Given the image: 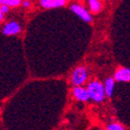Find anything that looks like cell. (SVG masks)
Returning a JSON list of instances; mask_svg holds the SVG:
<instances>
[{"label":"cell","instance_id":"cell-11","mask_svg":"<svg viewBox=\"0 0 130 130\" xmlns=\"http://www.w3.org/2000/svg\"><path fill=\"white\" fill-rule=\"evenodd\" d=\"M107 130H125L124 126L120 123H110L107 125Z\"/></svg>","mask_w":130,"mask_h":130},{"label":"cell","instance_id":"cell-13","mask_svg":"<svg viewBox=\"0 0 130 130\" xmlns=\"http://www.w3.org/2000/svg\"><path fill=\"white\" fill-rule=\"evenodd\" d=\"M21 5H22L24 8H29L30 5H31V2H30V0H23Z\"/></svg>","mask_w":130,"mask_h":130},{"label":"cell","instance_id":"cell-6","mask_svg":"<svg viewBox=\"0 0 130 130\" xmlns=\"http://www.w3.org/2000/svg\"><path fill=\"white\" fill-rule=\"evenodd\" d=\"M68 1L69 0H39V4L45 9H53L67 5Z\"/></svg>","mask_w":130,"mask_h":130},{"label":"cell","instance_id":"cell-1","mask_svg":"<svg viewBox=\"0 0 130 130\" xmlns=\"http://www.w3.org/2000/svg\"><path fill=\"white\" fill-rule=\"evenodd\" d=\"M86 90L89 92L90 99L96 103H101L106 98L104 84L101 81H99L98 79L91 80L88 83V85H86Z\"/></svg>","mask_w":130,"mask_h":130},{"label":"cell","instance_id":"cell-14","mask_svg":"<svg viewBox=\"0 0 130 130\" xmlns=\"http://www.w3.org/2000/svg\"><path fill=\"white\" fill-rule=\"evenodd\" d=\"M4 16H5V14H3V13H2V10L0 9V23L3 22V20H4Z\"/></svg>","mask_w":130,"mask_h":130},{"label":"cell","instance_id":"cell-7","mask_svg":"<svg viewBox=\"0 0 130 130\" xmlns=\"http://www.w3.org/2000/svg\"><path fill=\"white\" fill-rule=\"evenodd\" d=\"M113 78L118 82H129L130 81V68L120 67L113 74Z\"/></svg>","mask_w":130,"mask_h":130},{"label":"cell","instance_id":"cell-2","mask_svg":"<svg viewBox=\"0 0 130 130\" xmlns=\"http://www.w3.org/2000/svg\"><path fill=\"white\" fill-rule=\"evenodd\" d=\"M89 78V72L84 66H78L71 74V83L74 86H82Z\"/></svg>","mask_w":130,"mask_h":130},{"label":"cell","instance_id":"cell-8","mask_svg":"<svg viewBox=\"0 0 130 130\" xmlns=\"http://www.w3.org/2000/svg\"><path fill=\"white\" fill-rule=\"evenodd\" d=\"M104 89H105V93H106V97L110 98L113 95V91H115V86H116V80L113 77H107L104 81Z\"/></svg>","mask_w":130,"mask_h":130},{"label":"cell","instance_id":"cell-4","mask_svg":"<svg viewBox=\"0 0 130 130\" xmlns=\"http://www.w3.org/2000/svg\"><path fill=\"white\" fill-rule=\"evenodd\" d=\"M22 32V27L17 21H8L2 28V34L4 36H18Z\"/></svg>","mask_w":130,"mask_h":130},{"label":"cell","instance_id":"cell-10","mask_svg":"<svg viewBox=\"0 0 130 130\" xmlns=\"http://www.w3.org/2000/svg\"><path fill=\"white\" fill-rule=\"evenodd\" d=\"M6 4L9 7H17L22 4V0H0V5Z\"/></svg>","mask_w":130,"mask_h":130},{"label":"cell","instance_id":"cell-9","mask_svg":"<svg viewBox=\"0 0 130 130\" xmlns=\"http://www.w3.org/2000/svg\"><path fill=\"white\" fill-rule=\"evenodd\" d=\"M88 5H89V10L91 14H99L102 10V3L101 0H88Z\"/></svg>","mask_w":130,"mask_h":130},{"label":"cell","instance_id":"cell-5","mask_svg":"<svg viewBox=\"0 0 130 130\" xmlns=\"http://www.w3.org/2000/svg\"><path fill=\"white\" fill-rule=\"evenodd\" d=\"M72 96L74 97L75 100L79 102H88L91 100L88 90L83 86H74L72 89Z\"/></svg>","mask_w":130,"mask_h":130},{"label":"cell","instance_id":"cell-3","mask_svg":"<svg viewBox=\"0 0 130 130\" xmlns=\"http://www.w3.org/2000/svg\"><path fill=\"white\" fill-rule=\"evenodd\" d=\"M70 9L74 15H76L78 18H80L82 21H84V22H86V23L92 22L93 17H92L91 12L88 8H85L83 5H81L79 3H73L70 5Z\"/></svg>","mask_w":130,"mask_h":130},{"label":"cell","instance_id":"cell-12","mask_svg":"<svg viewBox=\"0 0 130 130\" xmlns=\"http://www.w3.org/2000/svg\"><path fill=\"white\" fill-rule=\"evenodd\" d=\"M9 8H10V7H9L8 5H6V4H2V5H0V9H1V10H2V13H3V14H5V15L9 12Z\"/></svg>","mask_w":130,"mask_h":130}]
</instances>
